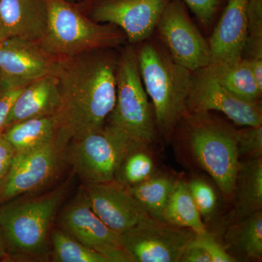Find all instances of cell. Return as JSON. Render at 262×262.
<instances>
[{
	"label": "cell",
	"instance_id": "cell-27",
	"mask_svg": "<svg viewBox=\"0 0 262 262\" xmlns=\"http://www.w3.org/2000/svg\"><path fill=\"white\" fill-rule=\"evenodd\" d=\"M187 183L202 218L209 220L214 214L218 203L214 189L209 183L201 179H193Z\"/></svg>",
	"mask_w": 262,
	"mask_h": 262
},
{
	"label": "cell",
	"instance_id": "cell-25",
	"mask_svg": "<svg viewBox=\"0 0 262 262\" xmlns=\"http://www.w3.org/2000/svg\"><path fill=\"white\" fill-rule=\"evenodd\" d=\"M52 261L55 262H108L104 256L63 229L53 228L51 232Z\"/></svg>",
	"mask_w": 262,
	"mask_h": 262
},
{
	"label": "cell",
	"instance_id": "cell-23",
	"mask_svg": "<svg viewBox=\"0 0 262 262\" xmlns=\"http://www.w3.org/2000/svg\"><path fill=\"white\" fill-rule=\"evenodd\" d=\"M175 182L167 174L155 173L140 184L126 189L151 219L163 222L164 211Z\"/></svg>",
	"mask_w": 262,
	"mask_h": 262
},
{
	"label": "cell",
	"instance_id": "cell-8",
	"mask_svg": "<svg viewBox=\"0 0 262 262\" xmlns=\"http://www.w3.org/2000/svg\"><path fill=\"white\" fill-rule=\"evenodd\" d=\"M70 141L60 134L46 145L15 155L0 193V203L36 192L58 175L67 161Z\"/></svg>",
	"mask_w": 262,
	"mask_h": 262
},
{
	"label": "cell",
	"instance_id": "cell-16",
	"mask_svg": "<svg viewBox=\"0 0 262 262\" xmlns=\"http://www.w3.org/2000/svg\"><path fill=\"white\" fill-rule=\"evenodd\" d=\"M248 0H229L208 44L211 63L234 61L243 57L248 34Z\"/></svg>",
	"mask_w": 262,
	"mask_h": 262
},
{
	"label": "cell",
	"instance_id": "cell-17",
	"mask_svg": "<svg viewBox=\"0 0 262 262\" xmlns=\"http://www.w3.org/2000/svg\"><path fill=\"white\" fill-rule=\"evenodd\" d=\"M48 20L46 0H0V24L8 38L39 43Z\"/></svg>",
	"mask_w": 262,
	"mask_h": 262
},
{
	"label": "cell",
	"instance_id": "cell-19",
	"mask_svg": "<svg viewBox=\"0 0 262 262\" xmlns=\"http://www.w3.org/2000/svg\"><path fill=\"white\" fill-rule=\"evenodd\" d=\"M233 195L239 220L261 211L262 157L241 160Z\"/></svg>",
	"mask_w": 262,
	"mask_h": 262
},
{
	"label": "cell",
	"instance_id": "cell-20",
	"mask_svg": "<svg viewBox=\"0 0 262 262\" xmlns=\"http://www.w3.org/2000/svg\"><path fill=\"white\" fill-rule=\"evenodd\" d=\"M58 131L55 116L29 119L5 127L3 135L16 151L28 152L46 145L56 138Z\"/></svg>",
	"mask_w": 262,
	"mask_h": 262
},
{
	"label": "cell",
	"instance_id": "cell-11",
	"mask_svg": "<svg viewBox=\"0 0 262 262\" xmlns=\"http://www.w3.org/2000/svg\"><path fill=\"white\" fill-rule=\"evenodd\" d=\"M156 29L169 55L179 64L194 72L211 63L208 42L178 0L168 2Z\"/></svg>",
	"mask_w": 262,
	"mask_h": 262
},
{
	"label": "cell",
	"instance_id": "cell-36",
	"mask_svg": "<svg viewBox=\"0 0 262 262\" xmlns=\"http://www.w3.org/2000/svg\"><path fill=\"white\" fill-rule=\"evenodd\" d=\"M5 180H0V193H1L2 189H3V184Z\"/></svg>",
	"mask_w": 262,
	"mask_h": 262
},
{
	"label": "cell",
	"instance_id": "cell-28",
	"mask_svg": "<svg viewBox=\"0 0 262 262\" xmlns=\"http://www.w3.org/2000/svg\"><path fill=\"white\" fill-rule=\"evenodd\" d=\"M237 146L239 159L261 158L262 125L237 130Z\"/></svg>",
	"mask_w": 262,
	"mask_h": 262
},
{
	"label": "cell",
	"instance_id": "cell-21",
	"mask_svg": "<svg viewBox=\"0 0 262 262\" xmlns=\"http://www.w3.org/2000/svg\"><path fill=\"white\" fill-rule=\"evenodd\" d=\"M163 222L190 229L196 234L208 233L201 213L193 201L187 183L176 180L164 211Z\"/></svg>",
	"mask_w": 262,
	"mask_h": 262
},
{
	"label": "cell",
	"instance_id": "cell-13",
	"mask_svg": "<svg viewBox=\"0 0 262 262\" xmlns=\"http://www.w3.org/2000/svg\"><path fill=\"white\" fill-rule=\"evenodd\" d=\"M59 61L39 43L9 37L0 42V82L25 87L53 73Z\"/></svg>",
	"mask_w": 262,
	"mask_h": 262
},
{
	"label": "cell",
	"instance_id": "cell-6",
	"mask_svg": "<svg viewBox=\"0 0 262 262\" xmlns=\"http://www.w3.org/2000/svg\"><path fill=\"white\" fill-rule=\"evenodd\" d=\"M116 82V101L108 125L134 144L149 147L156 139L157 127L134 48H126L117 61Z\"/></svg>",
	"mask_w": 262,
	"mask_h": 262
},
{
	"label": "cell",
	"instance_id": "cell-35",
	"mask_svg": "<svg viewBox=\"0 0 262 262\" xmlns=\"http://www.w3.org/2000/svg\"><path fill=\"white\" fill-rule=\"evenodd\" d=\"M8 36H7L6 33L5 32L4 29L2 27L1 24H0V42L7 39Z\"/></svg>",
	"mask_w": 262,
	"mask_h": 262
},
{
	"label": "cell",
	"instance_id": "cell-9",
	"mask_svg": "<svg viewBox=\"0 0 262 262\" xmlns=\"http://www.w3.org/2000/svg\"><path fill=\"white\" fill-rule=\"evenodd\" d=\"M223 113L239 126L262 125L259 102H248L232 94L219 80L211 66L192 73L187 114Z\"/></svg>",
	"mask_w": 262,
	"mask_h": 262
},
{
	"label": "cell",
	"instance_id": "cell-15",
	"mask_svg": "<svg viewBox=\"0 0 262 262\" xmlns=\"http://www.w3.org/2000/svg\"><path fill=\"white\" fill-rule=\"evenodd\" d=\"M83 191L94 213L117 233L151 219L126 188L117 182L85 184Z\"/></svg>",
	"mask_w": 262,
	"mask_h": 262
},
{
	"label": "cell",
	"instance_id": "cell-29",
	"mask_svg": "<svg viewBox=\"0 0 262 262\" xmlns=\"http://www.w3.org/2000/svg\"><path fill=\"white\" fill-rule=\"evenodd\" d=\"M196 239L211 258V262H235L237 258L227 251L209 232L204 234H196Z\"/></svg>",
	"mask_w": 262,
	"mask_h": 262
},
{
	"label": "cell",
	"instance_id": "cell-14",
	"mask_svg": "<svg viewBox=\"0 0 262 262\" xmlns=\"http://www.w3.org/2000/svg\"><path fill=\"white\" fill-rule=\"evenodd\" d=\"M168 0H105L94 8L92 18L121 29L130 43L144 42L155 29Z\"/></svg>",
	"mask_w": 262,
	"mask_h": 262
},
{
	"label": "cell",
	"instance_id": "cell-3",
	"mask_svg": "<svg viewBox=\"0 0 262 262\" xmlns=\"http://www.w3.org/2000/svg\"><path fill=\"white\" fill-rule=\"evenodd\" d=\"M136 53L157 129L168 139L187 114L193 72L177 63L157 43L144 42Z\"/></svg>",
	"mask_w": 262,
	"mask_h": 262
},
{
	"label": "cell",
	"instance_id": "cell-30",
	"mask_svg": "<svg viewBox=\"0 0 262 262\" xmlns=\"http://www.w3.org/2000/svg\"><path fill=\"white\" fill-rule=\"evenodd\" d=\"M24 87H13L0 82V134L5 128V123L15 100Z\"/></svg>",
	"mask_w": 262,
	"mask_h": 262
},
{
	"label": "cell",
	"instance_id": "cell-5",
	"mask_svg": "<svg viewBox=\"0 0 262 262\" xmlns=\"http://www.w3.org/2000/svg\"><path fill=\"white\" fill-rule=\"evenodd\" d=\"M46 3L47 30L39 44L58 58L116 47L125 39V34L116 26L91 20L67 0Z\"/></svg>",
	"mask_w": 262,
	"mask_h": 262
},
{
	"label": "cell",
	"instance_id": "cell-22",
	"mask_svg": "<svg viewBox=\"0 0 262 262\" xmlns=\"http://www.w3.org/2000/svg\"><path fill=\"white\" fill-rule=\"evenodd\" d=\"M224 85L237 97L248 102H259L262 89L258 86L247 58L209 64Z\"/></svg>",
	"mask_w": 262,
	"mask_h": 262
},
{
	"label": "cell",
	"instance_id": "cell-37",
	"mask_svg": "<svg viewBox=\"0 0 262 262\" xmlns=\"http://www.w3.org/2000/svg\"><path fill=\"white\" fill-rule=\"evenodd\" d=\"M67 1L70 2L72 1V0H67Z\"/></svg>",
	"mask_w": 262,
	"mask_h": 262
},
{
	"label": "cell",
	"instance_id": "cell-18",
	"mask_svg": "<svg viewBox=\"0 0 262 262\" xmlns=\"http://www.w3.org/2000/svg\"><path fill=\"white\" fill-rule=\"evenodd\" d=\"M59 104L60 94L54 72L24 87L10 110L5 127L29 119L55 116Z\"/></svg>",
	"mask_w": 262,
	"mask_h": 262
},
{
	"label": "cell",
	"instance_id": "cell-12",
	"mask_svg": "<svg viewBox=\"0 0 262 262\" xmlns=\"http://www.w3.org/2000/svg\"><path fill=\"white\" fill-rule=\"evenodd\" d=\"M120 234L132 262H180L184 248L196 234L151 218Z\"/></svg>",
	"mask_w": 262,
	"mask_h": 262
},
{
	"label": "cell",
	"instance_id": "cell-4",
	"mask_svg": "<svg viewBox=\"0 0 262 262\" xmlns=\"http://www.w3.org/2000/svg\"><path fill=\"white\" fill-rule=\"evenodd\" d=\"M185 141L200 168L213 179L221 192L233 195L239 159L237 130L208 113L186 114Z\"/></svg>",
	"mask_w": 262,
	"mask_h": 262
},
{
	"label": "cell",
	"instance_id": "cell-34",
	"mask_svg": "<svg viewBox=\"0 0 262 262\" xmlns=\"http://www.w3.org/2000/svg\"><path fill=\"white\" fill-rule=\"evenodd\" d=\"M6 257H8V248H7L4 233L0 227V261Z\"/></svg>",
	"mask_w": 262,
	"mask_h": 262
},
{
	"label": "cell",
	"instance_id": "cell-32",
	"mask_svg": "<svg viewBox=\"0 0 262 262\" xmlns=\"http://www.w3.org/2000/svg\"><path fill=\"white\" fill-rule=\"evenodd\" d=\"M16 151L13 146L0 134V180H5L14 160Z\"/></svg>",
	"mask_w": 262,
	"mask_h": 262
},
{
	"label": "cell",
	"instance_id": "cell-7",
	"mask_svg": "<svg viewBox=\"0 0 262 262\" xmlns=\"http://www.w3.org/2000/svg\"><path fill=\"white\" fill-rule=\"evenodd\" d=\"M137 145L112 125L73 139L67 149V161L85 184L115 182L122 160Z\"/></svg>",
	"mask_w": 262,
	"mask_h": 262
},
{
	"label": "cell",
	"instance_id": "cell-26",
	"mask_svg": "<svg viewBox=\"0 0 262 262\" xmlns=\"http://www.w3.org/2000/svg\"><path fill=\"white\" fill-rule=\"evenodd\" d=\"M155 160L149 147L136 146L127 152L117 170L115 182L127 188L140 184L155 172Z\"/></svg>",
	"mask_w": 262,
	"mask_h": 262
},
{
	"label": "cell",
	"instance_id": "cell-24",
	"mask_svg": "<svg viewBox=\"0 0 262 262\" xmlns=\"http://www.w3.org/2000/svg\"><path fill=\"white\" fill-rule=\"evenodd\" d=\"M227 244L246 258L261 261L262 212L239 220L226 236Z\"/></svg>",
	"mask_w": 262,
	"mask_h": 262
},
{
	"label": "cell",
	"instance_id": "cell-10",
	"mask_svg": "<svg viewBox=\"0 0 262 262\" xmlns=\"http://www.w3.org/2000/svg\"><path fill=\"white\" fill-rule=\"evenodd\" d=\"M58 214V227L108 262H132L122 246L121 234L105 225L81 190Z\"/></svg>",
	"mask_w": 262,
	"mask_h": 262
},
{
	"label": "cell",
	"instance_id": "cell-1",
	"mask_svg": "<svg viewBox=\"0 0 262 262\" xmlns=\"http://www.w3.org/2000/svg\"><path fill=\"white\" fill-rule=\"evenodd\" d=\"M117 61L105 49L59 58L57 134L69 141L101 130L116 101Z\"/></svg>",
	"mask_w": 262,
	"mask_h": 262
},
{
	"label": "cell",
	"instance_id": "cell-33",
	"mask_svg": "<svg viewBox=\"0 0 262 262\" xmlns=\"http://www.w3.org/2000/svg\"><path fill=\"white\" fill-rule=\"evenodd\" d=\"M180 262H211L208 255L196 239V234L183 251Z\"/></svg>",
	"mask_w": 262,
	"mask_h": 262
},
{
	"label": "cell",
	"instance_id": "cell-2",
	"mask_svg": "<svg viewBox=\"0 0 262 262\" xmlns=\"http://www.w3.org/2000/svg\"><path fill=\"white\" fill-rule=\"evenodd\" d=\"M70 179L54 189L0 208V227L8 256L29 261L43 260L51 251V232L70 191Z\"/></svg>",
	"mask_w": 262,
	"mask_h": 262
},
{
	"label": "cell",
	"instance_id": "cell-31",
	"mask_svg": "<svg viewBox=\"0 0 262 262\" xmlns=\"http://www.w3.org/2000/svg\"><path fill=\"white\" fill-rule=\"evenodd\" d=\"M203 25L209 27L221 0H183Z\"/></svg>",
	"mask_w": 262,
	"mask_h": 262
}]
</instances>
